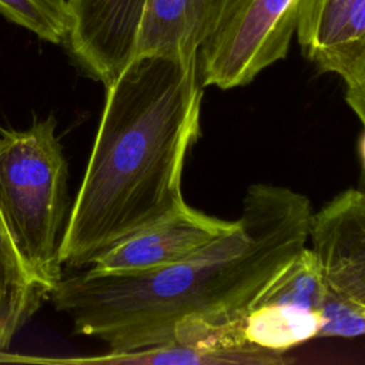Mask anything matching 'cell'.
Masks as SVG:
<instances>
[{
    "label": "cell",
    "instance_id": "cell-2",
    "mask_svg": "<svg viewBox=\"0 0 365 365\" xmlns=\"http://www.w3.org/2000/svg\"><path fill=\"white\" fill-rule=\"evenodd\" d=\"M198 56H134L106 87L86 173L60 241V261L86 267L165 218L185 200V160L201 134Z\"/></svg>",
    "mask_w": 365,
    "mask_h": 365
},
{
    "label": "cell",
    "instance_id": "cell-4",
    "mask_svg": "<svg viewBox=\"0 0 365 365\" xmlns=\"http://www.w3.org/2000/svg\"><path fill=\"white\" fill-rule=\"evenodd\" d=\"M304 0H222L215 24L198 50L204 87L250 84L284 60L297 34Z\"/></svg>",
    "mask_w": 365,
    "mask_h": 365
},
{
    "label": "cell",
    "instance_id": "cell-7",
    "mask_svg": "<svg viewBox=\"0 0 365 365\" xmlns=\"http://www.w3.org/2000/svg\"><path fill=\"white\" fill-rule=\"evenodd\" d=\"M237 225L238 220H222L184 202L165 218L101 252L90 269L124 272L164 268L185 259Z\"/></svg>",
    "mask_w": 365,
    "mask_h": 365
},
{
    "label": "cell",
    "instance_id": "cell-5",
    "mask_svg": "<svg viewBox=\"0 0 365 365\" xmlns=\"http://www.w3.org/2000/svg\"><path fill=\"white\" fill-rule=\"evenodd\" d=\"M144 0H67L64 43L81 68L108 87L134 57Z\"/></svg>",
    "mask_w": 365,
    "mask_h": 365
},
{
    "label": "cell",
    "instance_id": "cell-1",
    "mask_svg": "<svg viewBox=\"0 0 365 365\" xmlns=\"http://www.w3.org/2000/svg\"><path fill=\"white\" fill-rule=\"evenodd\" d=\"M312 214L307 195L254 182L237 228L185 259L145 271L88 269L61 278L50 297L76 334L106 342L108 354L168 344L184 319L242 318L274 274L307 247Z\"/></svg>",
    "mask_w": 365,
    "mask_h": 365
},
{
    "label": "cell",
    "instance_id": "cell-11",
    "mask_svg": "<svg viewBox=\"0 0 365 365\" xmlns=\"http://www.w3.org/2000/svg\"><path fill=\"white\" fill-rule=\"evenodd\" d=\"M321 327V311L291 305H257L242 317L245 342L252 348L279 354L318 338Z\"/></svg>",
    "mask_w": 365,
    "mask_h": 365
},
{
    "label": "cell",
    "instance_id": "cell-16",
    "mask_svg": "<svg viewBox=\"0 0 365 365\" xmlns=\"http://www.w3.org/2000/svg\"><path fill=\"white\" fill-rule=\"evenodd\" d=\"M342 81L348 106L365 125V50Z\"/></svg>",
    "mask_w": 365,
    "mask_h": 365
},
{
    "label": "cell",
    "instance_id": "cell-12",
    "mask_svg": "<svg viewBox=\"0 0 365 365\" xmlns=\"http://www.w3.org/2000/svg\"><path fill=\"white\" fill-rule=\"evenodd\" d=\"M70 362L111 365H282L289 359L279 352L262 349L212 351L180 342H168L127 354H107Z\"/></svg>",
    "mask_w": 365,
    "mask_h": 365
},
{
    "label": "cell",
    "instance_id": "cell-13",
    "mask_svg": "<svg viewBox=\"0 0 365 365\" xmlns=\"http://www.w3.org/2000/svg\"><path fill=\"white\" fill-rule=\"evenodd\" d=\"M328 292L317 254L304 247L265 284L252 307L277 304L322 311Z\"/></svg>",
    "mask_w": 365,
    "mask_h": 365
},
{
    "label": "cell",
    "instance_id": "cell-10",
    "mask_svg": "<svg viewBox=\"0 0 365 365\" xmlns=\"http://www.w3.org/2000/svg\"><path fill=\"white\" fill-rule=\"evenodd\" d=\"M50 297L48 288L19 254L0 211V351Z\"/></svg>",
    "mask_w": 365,
    "mask_h": 365
},
{
    "label": "cell",
    "instance_id": "cell-6",
    "mask_svg": "<svg viewBox=\"0 0 365 365\" xmlns=\"http://www.w3.org/2000/svg\"><path fill=\"white\" fill-rule=\"evenodd\" d=\"M309 240L329 291L365 304V171L312 214Z\"/></svg>",
    "mask_w": 365,
    "mask_h": 365
},
{
    "label": "cell",
    "instance_id": "cell-8",
    "mask_svg": "<svg viewBox=\"0 0 365 365\" xmlns=\"http://www.w3.org/2000/svg\"><path fill=\"white\" fill-rule=\"evenodd\" d=\"M295 36L319 71L344 78L365 50V0H304Z\"/></svg>",
    "mask_w": 365,
    "mask_h": 365
},
{
    "label": "cell",
    "instance_id": "cell-9",
    "mask_svg": "<svg viewBox=\"0 0 365 365\" xmlns=\"http://www.w3.org/2000/svg\"><path fill=\"white\" fill-rule=\"evenodd\" d=\"M222 0H144L134 56H198Z\"/></svg>",
    "mask_w": 365,
    "mask_h": 365
},
{
    "label": "cell",
    "instance_id": "cell-14",
    "mask_svg": "<svg viewBox=\"0 0 365 365\" xmlns=\"http://www.w3.org/2000/svg\"><path fill=\"white\" fill-rule=\"evenodd\" d=\"M0 14L41 40L54 44L66 40L67 0H0Z\"/></svg>",
    "mask_w": 365,
    "mask_h": 365
},
{
    "label": "cell",
    "instance_id": "cell-3",
    "mask_svg": "<svg viewBox=\"0 0 365 365\" xmlns=\"http://www.w3.org/2000/svg\"><path fill=\"white\" fill-rule=\"evenodd\" d=\"M54 115L24 130L0 128V211L29 269L50 294L63 278L68 167Z\"/></svg>",
    "mask_w": 365,
    "mask_h": 365
},
{
    "label": "cell",
    "instance_id": "cell-15",
    "mask_svg": "<svg viewBox=\"0 0 365 365\" xmlns=\"http://www.w3.org/2000/svg\"><path fill=\"white\" fill-rule=\"evenodd\" d=\"M321 312L322 327L318 338L365 336V304L329 291Z\"/></svg>",
    "mask_w": 365,
    "mask_h": 365
},
{
    "label": "cell",
    "instance_id": "cell-17",
    "mask_svg": "<svg viewBox=\"0 0 365 365\" xmlns=\"http://www.w3.org/2000/svg\"><path fill=\"white\" fill-rule=\"evenodd\" d=\"M359 155H361V161H362V171H365V130H364V134L359 141Z\"/></svg>",
    "mask_w": 365,
    "mask_h": 365
}]
</instances>
